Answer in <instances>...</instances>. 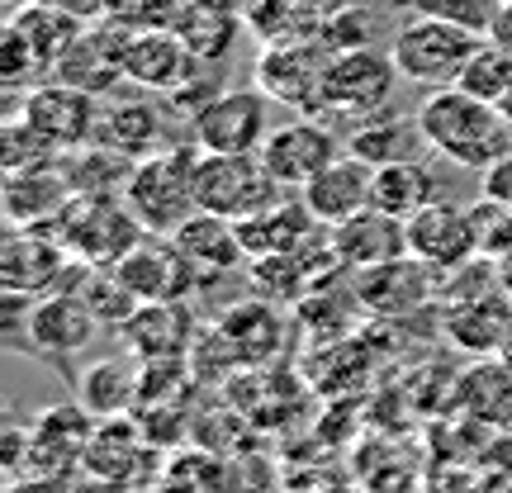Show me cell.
Instances as JSON below:
<instances>
[{
    "mask_svg": "<svg viewBox=\"0 0 512 493\" xmlns=\"http://www.w3.org/2000/svg\"><path fill=\"white\" fill-rule=\"evenodd\" d=\"M422 124H418V110L403 114L394 105H384V110L366 114V119H356L347 133V152L351 157H361L370 166H389V162H408V157H422Z\"/></svg>",
    "mask_w": 512,
    "mask_h": 493,
    "instance_id": "cell-23",
    "label": "cell"
},
{
    "mask_svg": "<svg viewBox=\"0 0 512 493\" xmlns=\"http://www.w3.org/2000/svg\"><path fill=\"white\" fill-rule=\"evenodd\" d=\"M10 29L29 43V53L43 62V72L53 76L57 57L72 48V38L86 29V19L67 15V10H62V5H53V0H34V5H24V10L10 19Z\"/></svg>",
    "mask_w": 512,
    "mask_h": 493,
    "instance_id": "cell-30",
    "label": "cell"
},
{
    "mask_svg": "<svg viewBox=\"0 0 512 493\" xmlns=\"http://www.w3.org/2000/svg\"><path fill=\"white\" fill-rule=\"evenodd\" d=\"M437 200H446V181L422 157L375 166V195H370V204L384 209V214L413 219L418 209H427V204H437Z\"/></svg>",
    "mask_w": 512,
    "mask_h": 493,
    "instance_id": "cell-26",
    "label": "cell"
},
{
    "mask_svg": "<svg viewBox=\"0 0 512 493\" xmlns=\"http://www.w3.org/2000/svg\"><path fill=\"white\" fill-rule=\"evenodd\" d=\"M5 309H10L15 347H24L29 356L48 361V366H62L67 356L86 351L95 342V332H100V318L81 299V290H53L43 299L5 294Z\"/></svg>",
    "mask_w": 512,
    "mask_h": 493,
    "instance_id": "cell-4",
    "label": "cell"
},
{
    "mask_svg": "<svg viewBox=\"0 0 512 493\" xmlns=\"http://www.w3.org/2000/svg\"><path fill=\"white\" fill-rule=\"evenodd\" d=\"M76 200V185L62 162L48 166H24V171H5V219L24 223V228H43V223L62 219V209Z\"/></svg>",
    "mask_w": 512,
    "mask_h": 493,
    "instance_id": "cell-19",
    "label": "cell"
},
{
    "mask_svg": "<svg viewBox=\"0 0 512 493\" xmlns=\"http://www.w3.org/2000/svg\"><path fill=\"white\" fill-rule=\"evenodd\" d=\"M328 43L318 34H294L266 43V53L256 57L252 81L271 95L275 105H290L299 114H318V91H323V72H328Z\"/></svg>",
    "mask_w": 512,
    "mask_h": 493,
    "instance_id": "cell-10",
    "label": "cell"
},
{
    "mask_svg": "<svg viewBox=\"0 0 512 493\" xmlns=\"http://www.w3.org/2000/svg\"><path fill=\"white\" fill-rule=\"evenodd\" d=\"M342 152H347V138H342L323 114H304V119H290V124L271 128L256 157L266 162V171H271L285 190L299 195V190H304L323 166L337 162Z\"/></svg>",
    "mask_w": 512,
    "mask_h": 493,
    "instance_id": "cell-11",
    "label": "cell"
},
{
    "mask_svg": "<svg viewBox=\"0 0 512 493\" xmlns=\"http://www.w3.org/2000/svg\"><path fill=\"white\" fill-rule=\"evenodd\" d=\"M171 34L181 38L190 57H200V62H228L233 43L247 34L242 0H185Z\"/></svg>",
    "mask_w": 512,
    "mask_h": 493,
    "instance_id": "cell-21",
    "label": "cell"
},
{
    "mask_svg": "<svg viewBox=\"0 0 512 493\" xmlns=\"http://www.w3.org/2000/svg\"><path fill=\"white\" fill-rule=\"evenodd\" d=\"M124 38H128V29H119L110 19L86 24V29L72 38V48L57 57V67L48 81H67L76 91H91L105 100V95L124 81Z\"/></svg>",
    "mask_w": 512,
    "mask_h": 493,
    "instance_id": "cell-17",
    "label": "cell"
},
{
    "mask_svg": "<svg viewBox=\"0 0 512 493\" xmlns=\"http://www.w3.org/2000/svg\"><path fill=\"white\" fill-rule=\"evenodd\" d=\"M171 238L181 242V252L195 261L200 275H228V271H238L242 261H252L247 247H242L238 223L223 219V214H209V209H195Z\"/></svg>",
    "mask_w": 512,
    "mask_h": 493,
    "instance_id": "cell-24",
    "label": "cell"
},
{
    "mask_svg": "<svg viewBox=\"0 0 512 493\" xmlns=\"http://www.w3.org/2000/svg\"><path fill=\"white\" fill-rule=\"evenodd\" d=\"M266 105H271V95L261 91V86L223 91L190 119V138L200 143V152H228V157L261 152L266 133H271V124H266Z\"/></svg>",
    "mask_w": 512,
    "mask_h": 493,
    "instance_id": "cell-13",
    "label": "cell"
},
{
    "mask_svg": "<svg viewBox=\"0 0 512 493\" xmlns=\"http://www.w3.org/2000/svg\"><path fill=\"white\" fill-rule=\"evenodd\" d=\"M484 48V34L465 29L456 19H441V15H422L408 19L389 53L399 62V76L413 81L422 91H441V86H460V76L470 67V57Z\"/></svg>",
    "mask_w": 512,
    "mask_h": 493,
    "instance_id": "cell-5",
    "label": "cell"
},
{
    "mask_svg": "<svg viewBox=\"0 0 512 493\" xmlns=\"http://www.w3.org/2000/svg\"><path fill=\"white\" fill-rule=\"evenodd\" d=\"M185 0H105V19L128 29V34H143V29H171L181 15Z\"/></svg>",
    "mask_w": 512,
    "mask_h": 493,
    "instance_id": "cell-33",
    "label": "cell"
},
{
    "mask_svg": "<svg viewBox=\"0 0 512 493\" xmlns=\"http://www.w3.org/2000/svg\"><path fill=\"white\" fill-rule=\"evenodd\" d=\"M10 493H72V475H57V470H29V475L10 479Z\"/></svg>",
    "mask_w": 512,
    "mask_h": 493,
    "instance_id": "cell-37",
    "label": "cell"
},
{
    "mask_svg": "<svg viewBox=\"0 0 512 493\" xmlns=\"http://www.w3.org/2000/svg\"><path fill=\"white\" fill-rule=\"evenodd\" d=\"M0 157H5V171H24V166H48V162H62L67 152L43 138L24 114H5V133H0Z\"/></svg>",
    "mask_w": 512,
    "mask_h": 493,
    "instance_id": "cell-31",
    "label": "cell"
},
{
    "mask_svg": "<svg viewBox=\"0 0 512 493\" xmlns=\"http://www.w3.org/2000/svg\"><path fill=\"white\" fill-rule=\"evenodd\" d=\"M171 119H176V110H171L166 95H157V91L128 95V100H110V95H105L95 143H105L138 162V157H152V152L171 147Z\"/></svg>",
    "mask_w": 512,
    "mask_h": 493,
    "instance_id": "cell-16",
    "label": "cell"
},
{
    "mask_svg": "<svg viewBox=\"0 0 512 493\" xmlns=\"http://www.w3.org/2000/svg\"><path fill=\"white\" fill-rule=\"evenodd\" d=\"M498 280H503V290L512 294V261H498Z\"/></svg>",
    "mask_w": 512,
    "mask_h": 493,
    "instance_id": "cell-39",
    "label": "cell"
},
{
    "mask_svg": "<svg viewBox=\"0 0 512 493\" xmlns=\"http://www.w3.org/2000/svg\"><path fill=\"white\" fill-rule=\"evenodd\" d=\"M456 403L470 422L494 427V432H508L512 427V370L503 366L498 356H479L475 366L460 375Z\"/></svg>",
    "mask_w": 512,
    "mask_h": 493,
    "instance_id": "cell-27",
    "label": "cell"
},
{
    "mask_svg": "<svg viewBox=\"0 0 512 493\" xmlns=\"http://www.w3.org/2000/svg\"><path fill=\"white\" fill-rule=\"evenodd\" d=\"M119 280L138 294V304H171V299H190L200 285L195 261L181 252V242L171 233H147L133 252L114 266Z\"/></svg>",
    "mask_w": 512,
    "mask_h": 493,
    "instance_id": "cell-14",
    "label": "cell"
},
{
    "mask_svg": "<svg viewBox=\"0 0 512 493\" xmlns=\"http://www.w3.org/2000/svg\"><path fill=\"white\" fill-rule=\"evenodd\" d=\"M328 242H332V266H347V271L366 275L375 266H389L408 256V233H403V219L384 214V209H361L351 219L332 223L328 228Z\"/></svg>",
    "mask_w": 512,
    "mask_h": 493,
    "instance_id": "cell-18",
    "label": "cell"
},
{
    "mask_svg": "<svg viewBox=\"0 0 512 493\" xmlns=\"http://www.w3.org/2000/svg\"><path fill=\"white\" fill-rule=\"evenodd\" d=\"M119 337H124V347L133 351L138 361L181 356L185 342H190V309H185V299H171V304H138V313L119 328Z\"/></svg>",
    "mask_w": 512,
    "mask_h": 493,
    "instance_id": "cell-28",
    "label": "cell"
},
{
    "mask_svg": "<svg viewBox=\"0 0 512 493\" xmlns=\"http://www.w3.org/2000/svg\"><path fill=\"white\" fill-rule=\"evenodd\" d=\"M498 110H503V119H508V124H512V91L503 95V100H498Z\"/></svg>",
    "mask_w": 512,
    "mask_h": 493,
    "instance_id": "cell-40",
    "label": "cell"
},
{
    "mask_svg": "<svg viewBox=\"0 0 512 493\" xmlns=\"http://www.w3.org/2000/svg\"><path fill=\"white\" fill-rule=\"evenodd\" d=\"M441 271L422 266L413 256H399L389 266H375V271L361 275V299H366L375 313H408V309H422L432 290H437Z\"/></svg>",
    "mask_w": 512,
    "mask_h": 493,
    "instance_id": "cell-25",
    "label": "cell"
},
{
    "mask_svg": "<svg viewBox=\"0 0 512 493\" xmlns=\"http://www.w3.org/2000/svg\"><path fill=\"white\" fill-rule=\"evenodd\" d=\"M460 91L498 105V100L512 91V48L508 43H484V48L470 57L465 76H460Z\"/></svg>",
    "mask_w": 512,
    "mask_h": 493,
    "instance_id": "cell-32",
    "label": "cell"
},
{
    "mask_svg": "<svg viewBox=\"0 0 512 493\" xmlns=\"http://www.w3.org/2000/svg\"><path fill=\"white\" fill-rule=\"evenodd\" d=\"M195 166L200 143H171L152 157H138L124 181V204L138 214L147 233H176L200 204H195Z\"/></svg>",
    "mask_w": 512,
    "mask_h": 493,
    "instance_id": "cell-3",
    "label": "cell"
},
{
    "mask_svg": "<svg viewBox=\"0 0 512 493\" xmlns=\"http://www.w3.org/2000/svg\"><path fill=\"white\" fill-rule=\"evenodd\" d=\"M403 233H408V256L441 275L479 256L475 214L451 200H437V204H427V209H418L413 219H403Z\"/></svg>",
    "mask_w": 512,
    "mask_h": 493,
    "instance_id": "cell-15",
    "label": "cell"
},
{
    "mask_svg": "<svg viewBox=\"0 0 512 493\" xmlns=\"http://www.w3.org/2000/svg\"><path fill=\"white\" fill-rule=\"evenodd\" d=\"M446 275H451V294L441 309V337L475 361L498 356L512 337V294L503 290L498 266L489 256H475Z\"/></svg>",
    "mask_w": 512,
    "mask_h": 493,
    "instance_id": "cell-2",
    "label": "cell"
},
{
    "mask_svg": "<svg viewBox=\"0 0 512 493\" xmlns=\"http://www.w3.org/2000/svg\"><path fill=\"white\" fill-rule=\"evenodd\" d=\"M484 200L512 204V152L508 157H498V162L484 171Z\"/></svg>",
    "mask_w": 512,
    "mask_h": 493,
    "instance_id": "cell-38",
    "label": "cell"
},
{
    "mask_svg": "<svg viewBox=\"0 0 512 493\" xmlns=\"http://www.w3.org/2000/svg\"><path fill=\"white\" fill-rule=\"evenodd\" d=\"M498 361H503V366L512 370V337H508V342H503V351H498Z\"/></svg>",
    "mask_w": 512,
    "mask_h": 493,
    "instance_id": "cell-41",
    "label": "cell"
},
{
    "mask_svg": "<svg viewBox=\"0 0 512 493\" xmlns=\"http://www.w3.org/2000/svg\"><path fill=\"white\" fill-rule=\"evenodd\" d=\"M0 465H5V475H10V479L29 475V465H34V427H29V422H19V418L5 422V441H0Z\"/></svg>",
    "mask_w": 512,
    "mask_h": 493,
    "instance_id": "cell-36",
    "label": "cell"
},
{
    "mask_svg": "<svg viewBox=\"0 0 512 493\" xmlns=\"http://www.w3.org/2000/svg\"><path fill=\"white\" fill-rule=\"evenodd\" d=\"M43 228L57 233V242H62L76 261H86V266H119V261L147 238V228L138 223V214H133L124 200H114V195H76V200L62 209V219L43 223Z\"/></svg>",
    "mask_w": 512,
    "mask_h": 493,
    "instance_id": "cell-6",
    "label": "cell"
},
{
    "mask_svg": "<svg viewBox=\"0 0 512 493\" xmlns=\"http://www.w3.org/2000/svg\"><path fill=\"white\" fill-rule=\"evenodd\" d=\"M294 190L275 181L266 162L256 152H242V157H228V152H200V166H195V204L209 209V214H223V219H252L266 204L285 200Z\"/></svg>",
    "mask_w": 512,
    "mask_h": 493,
    "instance_id": "cell-7",
    "label": "cell"
},
{
    "mask_svg": "<svg viewBox=\"0 0 512 493\" xmlns=\"http://www.w3.org/2000/svg\"><path fill=\"white\" fill-rule=\"evenodd\" d=\"M418 124L427 147L441 162L460 166V171L484 176L498 157L512 152V124L503 119V110L470 91H460V86L427 91V100L418 105Z\"/></svg>",
    "mask_w": 512,
    "mask_h": 493,
    "instance_id": "cell-1",
    "label": "cell"
},
{
    "mask_svg": "<svg viewBox=\"0 0 512 493\" xmlns=\"http://www.w3.org/2000/svg\"><path fill=\"white\" fill-rule=\"evenodd\" d=\"M394 81H403L399 62H394V53H384L380 43L332 53L328 72H323V91H318V114L366 119V114L384 110L394 100Z\"/></svg>",
    "mask_w": 512,
    "mask_h": 493,
    "instance_id": "cell-9",
    "label": "cell"
},
{
    "mask_svg": "<svg viewBox=\"0 0 512 493\" xmlns=\"http://www.w3.org/2000/svg\"><path fill=\"white\" fill-rule=\"evenodd\" d=\"M313 34L328 43V53L370 48V43H375V15H370V10H351V5H342L337 15L318 19V24H313Z\"/></svg>",
    "mask_w": 512,
    "mask_h": 493,
    "instance_id": "cell-34",
    "label": "cell"
},
{
    "mask_svg": "<svg viewBox=\"0 0 512 493\" xmlns=\"http://www.w3.org/2000/svg\"><path fill=\"white\" fill-rule=\"evenodd\" d=\"M81 275H86V261H76L57 242V233L24 228V223L5 228V247H0V285H5V294L43 299L53 290H76Z\"/></svg>",
    "mask_w": 512,
    "mask_h": 493,
    "instance_id": "cell-8",
    "label": "cell"
},
{
    "mask_svg": "<svg viewBox=\"0 0 512 493\" xmlns=\"http://www.w3.org/2000/svg\"><path fill=\"white\" fill-rule=\"evenodd\" d=\"M422 15H441V19H456L475 34H494L498 15H503V0H418Z\"/></svg>",
    "mask_w": 512,
    "mask_h": 493,
    "instance_id": "cell-35",
    "label": "cell"
},
{
    "mask_svg": "<svg viewBox=\"0 0 512 493\" xmlns=\"http://www.w3.org/2000/svg\"><path fill=\"white\" fill-rule=\"evenodd\" d=\"M299 195H304V204H309L313 214L332 228V223H342V219H351V214L370 209V195H375V166L361 162V157H351V152H342V157H337L332 166H323Z\"/></svg>",
    "mask_w": 512,
    "mask_h": 493,
    "instance_id": "cell-22",
    "label": "cell"
},
{
    "mask_svg": "<svg viewBox=\"0 0 512 493\" xmlns=\"http://www.w3.org/2000/svg\"><path fill=\"white\" fill-rule=\"evenodd\" d=\"M100 110H105L100 95L76 91L67 81H38V86H29L24 95H15V105H10V114H24V119H29L43 138H53L62 152L95 143Z\"/></svg>",
    "mask_w": 512,
    "mask_h": 493,
    "instance_id": "cell-12",
    "label": "cell"
},
{
    "mask_svg": "<svg viewBox=\"0 0 512 493\" xmlns=\"http://www.w3.org/2000/svg\"><path fill=\"white\" fill-rule=\"evenodd\" d=\"M195 67V57L171 29H143V34L124 38V81H133L138 91H176Z\"/></svg>",
    "mask_w": 512,
    "mask_h": 493,
    "instance_id": "cell-20",
    "label": "cell"
},
{
    "mask_svg": "<svg viewBox=\"0 0 512 493\" xmlns=\"http://www.w3.org/2000/svg\"><path fill=\"white\" fill-rule=\"evenodd\" d=\"M76 403H86L95 418H124L143 399V370L124 356H105L76 375Z\"/></svg>",
    "mask_w": 512,
    "mask_h": 493,
    "instance_id": "cell-29",
    "label": "cell"
}]
</instances>
